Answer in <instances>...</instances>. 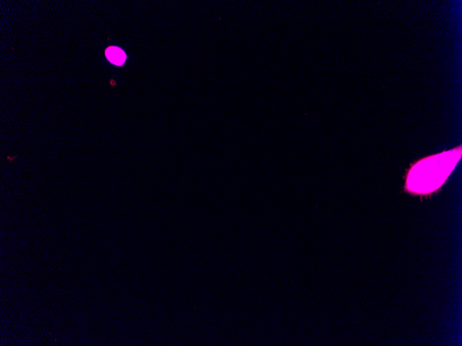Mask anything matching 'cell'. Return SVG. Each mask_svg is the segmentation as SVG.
Returning <instances> with one entry per match:
<instances>
[{
  "mask_svg": "<svg viewBox=\"0 0 462 346\" xmlns=\"http://www.w3.org/2000/svg\"><path fill=\"white\" fill-rule=\"evenodd\" d=\"M107 59L115 65H121L126 59V55L122 50L117 47L109 48L106 51Z\"/></svg>",
  "mask_w": 462,
  "mask_h": 346,
  "instance_id": "cell-2",
  "label": "cell"
},
{
  "mask_svg": "<svg viewBox=\"0 0 462 346\" xmlns=\"http://www.w3.org/2000/svg\"><path fill=\"white\" fill-rule=\"evenodd\" d=\"M461 147L418 161L407 175L406 186L416 193H431L442 185L461 157Z\"/></svg>",
  "mask_w": 462,
  "mask_h": 346,
  "instance_id": "cell-1",
  "label": "cell"
}]
</instances>
